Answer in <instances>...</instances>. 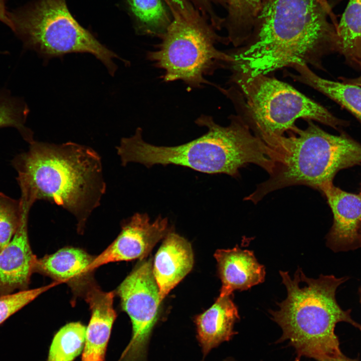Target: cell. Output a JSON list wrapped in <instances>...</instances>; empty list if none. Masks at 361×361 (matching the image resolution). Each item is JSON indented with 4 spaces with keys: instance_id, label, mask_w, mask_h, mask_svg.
I'll use <instances>...</instances> for the list:
<instances>
[{
    "instance_id": "6da1fadb",
    "label": "cell",
    "mask_w": 361,
    "mask_h": 361,
    "mask_svg": "<svg viewBox=\"0 0 361 361\" xmlns=\"http://www.w3.org/2000/svg\"><path fill=\"white\" fill-rule=\"evenodd\" d=\"M315 0H267L248 44L228 52L229 68L251 76L295 65L323 69L322 61L337 53V32Z\"/></svg>"
},
{
    "instance_id": "7a4b0ae2",
    "label": "cell",
    "mask_w": 361,
    "mask_h": 361,
    "mask_svg": "<svg viewBox=\"0 0 361 361\" xmlns=\"http://www.w3.org/2000/svg\"><path fill=\"white\" fill-rule=\"evenodd\" d=\"M230 124L223 126L213 117L202 114L196 120L207 132L187 143L174 146H156L145 142L141 128L121 139L116 146L121 165L130 162L147 167L155 164H174L209 174L225 173L237 176L239 169L249 163L261 167L269 174L275 162L273 150L255 135L241 115L229 117Z\"/></svg>"
},
{
    "instance_id": "3957f363",
    "label": "cell",
    "mask_w": 361,
    "mask_h": 361,
    "mask_svg": "<svg viewBox=\"0 0 361 361\" xmlns=\"http://www.w3.org/2000/svg\"><path fill=\"white\" fill-rule=\"evenodd\" d=\"M15 160L23 192L35 202L56 204L70 213L81 232L106 192L101 157L92 148L73 142L34 141Z\"/></svg>"
},
{
    "instance_id": "277c9868",
    "label": "cell",
    "mask_w": 361,
    "mask_h": 361,
    "mask_svg": "<svg viewBox=\"0 0 361 361\" xmlns=\"http://www.w3.org/2000/svg\"><path fill=\"white\" fill-rule=\"evenodd\" d=\"M279 273L287 295L277 303L278 310L269 312L282 329L281 340H289L299 356L317 361L342 354L334 333L336 324L346 322L361 330V325L351 318L350 310L342 309L335 298L337 287L347 278L323 275L308 278L300 268L293 278L288 272Z\"/></svg>"
},
{
    "instance_id": "5b68a950",
    "label": "cell",
    "mask_w": 361,
    "mask_h": 361,
    "mask_svg": "<svg viewBox=\"0 0 361 361\" xmlns=\"http://www.w3.org/2000/svg\"><path fill=\"white\" fill-rule=\"evenodd\" d=\"M307 122L305 129L297 127L288 136L269 144L275 154V168L245 200L257 203L271 192L294 185L320 191L332 183L340 170L361 164V144L343 132L331 134L313 121Z\"/></svg>"
},
{
    "instance_id": "8992f818",
    "label": "cell",
    "mask_w": 361,
    "mask_h": 361,
    "mask_svg": "<svg viewBox=\"0 0 361 361\" xmlns=\"http://www.w3.org/2000/svg\"><path fill=\"white\" fill-rule=\"evenodd\" d=\"M229 89L218 87L229 98L253 133L267 145L293 131L299 118L316 121L336 130L349 125L288 84L267 75L251 76L235 68Z\"/></svg>"
},
{
    "instance_id": "52a82bcc",
    "label": "cell",
    "mask_w": 361,
    "mask_h": 361,
    "mask_svg": "<svg viewBox=\"0 0 361 361\" xmlns=\"http://www.w3.org/2000/svg\"><path fill=\"white\" fill-rule=\"evenodd\" d=\"M12 30L29 48L52 58L69 53L94 56L113 75L114 52L100 43L71 14L66 0H37L8 12Z\"/></svg>"
},
{
    "instance_id": "ba28073f",
    "label": "cell",
    "mask_w": 361,
    "mask_h": 361,
    "mask_svg": "<svg viewBox=\"0 0 361 361\" xmlns=\"http://www.w3.org/2000/svg\"><path fill=\"white\" fill-rule=\"evenodd\" d=\"M205 20H191L182 17L172 22L155 50L146 53L147 59L164 71L166 82L182 81L190 89L212 84L205 76L226 68L233 61L228 52L218 50V43L229 44Z\"/></svg>"
},
{
    "instance_id": "9c48e42d",
    "label": "cell",
    "mask_w": 361,
    "mask_h": 361,
    "mask_svg": "<svg viewBox=\"0 0 361 361\" xmlns=\"http://www.w3.org/2000/svg\"><path fill=\"white\" fill-rule=\"evenodd\" d=\"M123 310L129 316L132 335L121 361L143 359L161 302L151 259L139 262L117 290Z\"/></svg>"
},
{
    "instance_id": "30bf717a",
    "label": "cell",
    "mask_w": 361,
    "mask_h": 361,
    "mask_svg": "<svg viewBox=\"0 0 361 361\" xmlns=\"http://www.w3.org/2000/svg\"><path fill=\"white\" fill-rule=\"evenodd\" d=\"M121 225L116 238L94 257L90 266L92 271L111 262L143 259L169 232L167 218L159 216L151 222L146 213H136Z\"/></svg>"
},
{
    "instance_id": "8fae6325",
    "label": "cell",
    "mask_w": 361,
    "mask_h": 361,
    "mask_svg": "<svg viewBox=\"0 0 361 361\" xmlns=\"http://www.w3.org/2000/svg\"><path fill=\"white\" fill-rule=\"evenodd\" d=\"M22 218L20 226L9 243L0 252V297L15 290L28 289L37 259L31 248L28 222L33 203L21 197Z\"/></svg>"
},
{
    "instance_id": "7c38bea8",
    "label": "cell",
    "mask_w": 361,
    "mask_h": 361,
    "mask_svg": "<svg viewBox=\"0 0 361 361\" xmlns=\"http://www.w3.org/2000/svg\"><path fill=\"white\" fill-rule=\"evenodd\" d=\"M333 214L327 245L334 251L361 247V194L345 192L333 183L321 188Z\"/></svg>"
},
{
    "instance_id": "4fadbf2b",
    "label": "cell",
    "mask_w": 361,
    "mask_h": 361,
    "mask_svg": "<svg viewBox=\"0 0 361 361\" xmlns=\"http://www.w3.org/2000/svg\"><path fill=\"white\" fill-rule=\"evenodd\" d=\"M222 282L219 297L232 295L235 290H246L263 282L266 271L254 252L238 245L232 249H218L214 254Z\"/></svg>"
},
{
    "instance_id": "5bb4252c",
    "label": "cell",
    "mask_w": 361,
    "mask_h": 361,
    "mask_svg": "<svg viewBox=\"0 0 361 361\" xmlns=\"http://www.w3.org/2000/svg\"><path fill=\"white\" fill-rule=\"evenodd\" d=\"M194 254L190 243L174 232L164 237L155 254L153 274L161 300L191 271Z\"/></svg>"
},
{
    "instance_id": "9a60e30c",
    "label": "cell",
    "mask_w": 361,
    "mask_h": 361,
    "mask_svg": "<svg viewBox=\"0 0 361 361\" xmlns=\"http://www.w3.org/2000/svg\"><path fill=\"white\" fill-rule=\"evenodd\" d=\"M113 292H104L95 286L87 290L85 300L91 310L86 328L82 361H104L107 344L116 317Z\"/></svg>"
},
{
    "instance_id": "2e32d148",
    "label": "cell",
    "mask_w": 361,
    "mask_h": 361,
    "mask_svg": "<svg viewBox=\"0 0 361 361\" xmlns=\"http://www.w3.org/2000/svg\"><path fill=\"white\" fill-rule=\"evenodd\" d=\"M231 295L219 296L210 308L195 318L197 338L204 355L236 333L234 325L240 316Z\"/></svg>"
},
{
    "instance_id": "e0dca14e",
    "label": "cell",
    "mask_w": 361,
    "mask_h": 361,
    "mask_svg": "<svg viewBox=\"0 0 361 361\" xmlns=\"http://www.w3.org/2000/svg\"><path fill=\"white\" fill-rule=\"evenodd\" d=\"M94 257L79 248L67 247L43 257L37 258L33 272L48 276L60 282H75L91 272Z\"/></svg>"
},
{
    "instance_id": "ac0fdd59",
    "label": "cell",
    "mask_w": 361,
    "mask_h": 361,
    "mask_svg": "<svg viewBox=\"0 0 361 361\" xmlns=\"http://www.w3.org/2000/svg\"><path fill=\"white\" fill-rule=\"evenodd\" d=\"M292 67L298 73L290 74L291 77L323 94L347 110L361 124V87L324 79L306 65H295Z\"/></svg>"
},
{
    "instance_id": "d6986e66",
    "label": "cell",
    "mask_w": 361,
    "mask_h": 361,
    "mask_svg": "<svg viewBox=\"0 0 361 361\" xmlns=\"http://www.w3.org/2000/svg\"><path fill=\"white\" fill-rule=\"evenodd\" d=\"M337 53L353 68H361V0H349L337 30Z\"/></svg>"
},
{
    "instance_id": "ffe728a7",
    "label": "cell",
    "mask_w": 361,
    "mask_h": 361,
    "mask_svg": "<svg viewBox=\"0 0 361 361\" xmlns=\"http://www.w3.org/2000/svg\"><path fill=\"white\" fill-rule=\"evenodd\" d=\"M267 0H226L228 15L224 26L229 43L238 47L248 41Z\"/></svg>"
},
{
    "instance_id": "44dd1931",
    "label": "cell",
    "mask_w": 361,
    "mask_h": 361,
    "mask_svg": "<svg viewBox=\"0 0 361 361\" xmlns=\"http://www.w3.org/2000/svg\"><path fill=\"white\" fill-rule=\"evenodd\" d=\"M141 35L161 38L172 22L171 14L162 0H126Z\"/></svg>"
},
{
    "instance_id": "7402d4cb",
    "label": "cell",
    "mask_w": 361,
    "mask_h": 361,
    "mask_svg": "<svg viewBox=\"0 0 361 361\" xmlns=\"http://www.w3.org/2000/svg\"><path fill=\"white\" fill-rule=\"evenodd\" d=\"M86 327L80 322L68 323L55 335L47 361H73L81 352Z\"/></svg>"
},
{
    "instance_id": "603a6c76",
    "label": "cell",
    "mask_w": 361,
    "mask_h": 361,
    "mask_svg": "<svg viewBox=\"0 0 361 361\" xmlns=\"http://www.w3.org/2000/svg\"><path fill=\"white\" fill-rule=\"evenodd\" d=\"M172 17L179 16L186 19L203 17L213 27H217L223 19L215 11L214 5L219 0H163Z\"/></svg>"
},
{
    "instance_id": "cb8c5ba5",
    "label": "cell",
    "mask_w": 361,
    "mask_h": 361,
    "mask_svg": "<svg viewBox=\"0 0 361 361\" xmlns=\"http://www.w3.org/2000/svg\"><path fill=\"white\" fill-rule=\"evenodd\" d=\"M28 109L16 98L0 94V128L11 126L20 131L30 143L33 141L32 131L25 126Z\"/></svg>"
},
{
    "instance_id": "d4e9b609",
    "label": "cell",
    "mask_w": 361,
    "mask_h": 361,
    "mask_svg": "<svg viewBox=\"0 0 361 361\" xmlns=\"http://www.w3.org/2000/svg\"><path fill=\"white\" fill-rule=\"evenodd\" d=\"M23 206L15 200L0 193V252L9 243L21 224Z\"/></svg>"
},
{
    "instance_id": "484cf974",
    "label": "cell",
    "mask_w": 361,
    "mask_h": 361,
    "mask_svg": "<svg viewBox=\"0 0 361 361\" xmlns=\"http://www.w3.org/2000/svg\"><path fill=\"white\" fill-rule=\"evenodd\" d=\"M54 284L33 289L19 291L0 297V325L14 313L32 302Z\"/></svg>"
},
{
    "instance_id": "4316f807",
    "label": "cell",
    "mask_w": 361,
    "mask_h": 361,
    "mask_svg": "<svg viewBox=\"0 0 361 361\" xmlns=\"http://www.w3.org/2000/svg\"><path fill=\"white\" fill-rule=\"evenodd\" d=\"M317 3H318L323 8V9L326 12L327 14L328 15L331 22L332 24L335 26V27L337 28L338 22H337V20L336 18V16L333 13V11H332L331 7H330L329 3L327 0H315Z\"/></svg>"
},
{
    "instance_id": "83f0119b",
    "label": "cell",
    "mask_w": 361,
    "mask_h": 361,
    "mask_svg": "<svg viewBox=\"0 0 361 361\" xmlns=\"http://www.w3.org/2000/svg\"><path fill=\"white\" fill-rule=\"evenodd\" d=\"M6 7V0H0V21L11 28V23L8 16Z\"/></svg>"
},
{
    "instance_id": "f1b7e54d",
    "label": "cell",
    "mask_w": 361,
    "mask_h": 361,
    "mask_svg": "<svg viewBox=\"0 0 361 361\" xmlns=\"http://www.w3.org/2000/svg\"><path fill=\"white\" fill-rule=\"evenodd\" d=\"M359 71H360V74L356 77L346 78L341 77L339 79L341 80V82L343 83L353 84L361 87V68H360Z\"/></svg>"
},
{
    "instance_id": "f546056e",
    "label": "cell",
    "mask_w": 361,
    "mask_h": 361,
    "mask_svg": "<svg viewBox=\"0 0 361 361\" xmlns=\"http://www.w3.org/2000/svg\"><path fill=\"white\" fill-rule=\"evenodd\" d=\"M318 361H356L353 359H351L344 356L343 354L341 355L332 356V357H326L319 359Z\"/></svg>"
},
{
    "instance_id": "4dcf8cb0",
    "label": "cell",
    "mask_w": 361,
    "mask_h": 361,
    "mask_svg": "<svg viewBox=\"0 0 361 361\" xmlns=\"http://www.w3.org/2000/svg\"><path fill=\"white\" fill-rule=\"evenodd\" d=\"M220 3V5L226 8V0H219Z\"/></svg>"
},
{
    "instance_id": "1f68e13d",
    "label": "cell",
    "mask_w": 361,
    "mask_h": 361,
    "mask_svg": "<svg viewBox=\"0 0 361 361\" xmlns=\"http://www.w3.org/2000/svg\"><path fill=\"white\" fill-rule=\"evenodd\" d=\"M359 296H360V301H361V288L359 289Z\"/></svg>"
},
{
    "instance_id": "d6a6232c",
    "label": "cell",
    "mask_w": 361,
    "mask_h": 361,
    "mask_svg": "<svg viewBox=\"0 0 361 361\" xmlns=\"http://www.w3.org/2000/svg\"><path fill=\"white\" fill-rule=\"evenodd\" d=\"M360 239H361V230H360Z\"/></svg>"
},
{
    "instance_id": "836d02e7",
    "label": "cell",
    "mask_w": 361,
    "mask_h": 361,
    "mask_svg": "<svg viewBox=\"0 0 361 361\" xmlns=\"http://www.w3.org/2000/svg\"><path fill=\"white\" fill-rule=\"evenodd\" d=\"M360 194H361V190H360Z\"/></svg>"
},
{
    "instance_id": "e575fe53",
    "label": "cell",
    "mask_w": 361,
    "mask_h": 361,
    "mask_svg": "<svg viewBox=\"0 0 361 361\" xmlns=\"http://www.w3.org/2000/svg\"><path fill=\"white\" fill-rule=\"evenodd\" d=\"M226 361H230V360H226Z\"/></svg>"
}]
</instances>
